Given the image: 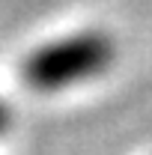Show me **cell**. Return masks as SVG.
<instances>
[{
  "instance_id": "cell-2",
  "label": "cell",
  "mask_w": 152,
  "mask_h": 155,
  "mask_svg": "<svg viewBox=\"0 0 152 155\" xmlns=\"http://www.w3.org/2000/svg\"><path fill=\"white\" fill-rule=\"evenodd\" d=\"M9 128V107L6 104H0V134Z\"/></svg>"
},
{
  "instance_id": "cell-1",
  "label": "cell",
  "mask_w": 152,
  "mask_h": 155,
  "mask_svg": "<svg viewBox=\"0 0 152 155\" xmlns=\"http://www.w3.org/2000/svg\"><path fill=\"white\" fill-rule=\"evenodd\" d=\"M114 54L116 48L107 33L84 30V33H72V36L39 45L21 63V78L39 93H60V90H69L72 84L107 72Z\"/></svg>"
}]
</instances>
